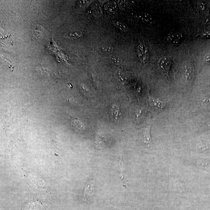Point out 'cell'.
<instances>
[{"instance_id": "1", "label": "cell", "mask_w": 210, "mask_h": 210, "mask_svg": "<svg viewBox=\"0 0 210 210\" xmlns=\"http://www.w3.org/2000/svg\"><path fill=\"white\" fill-rule=\"evenodd\" d=\"M149 103L151 107L158 112H160L166 109L168 105V102H163L159 99H156L149 96Z\"/></svg>"}, {"instance_id": "2", "label": "cell", "mask_w": 210, "mask_h": 210, "mask_svg": "<svg viewBox=\"0 0 210 210\" xmlns=\"http://www.w3.org/2000/svg\"><path fill=\"white\" fill-rule=\"evenodd\" d=\"M151 125H147L145 127L141 129L140 131V136L142 142L146 145H151L152 141L150 136Z\"/></svg>"}, {"instance_id": "3", "label": "cell", "mask_w": 210, "mask_h": 210, "mask_svg": "<svg viewBox=\"0 0 210 210\" xmlns=\"http://www.w3.org/2000/svg\"><path fill=\"white\" fill-rule=\"evenodd\" d=\"M183 39V35L181 33H172L167 35L166 40L170 44L177 45L181 44Z\"/></svg>"}, {"instance_id": "4", "label": "cell", "mask_w": 210, "mask_h": 210, "mask_svg": "<svg viewBox=\"0 0 210 210\" xmlns=\"http://www.w3.org/2000/svg\"><path fill=\"white\" fill-rule=\"evenodd\" d=\"M171 62L170 58L167 57H163L159 60L158 66L163 72H167L170 69Z\"/></svg>"}, {"instance_id": "5", "label": "cell", "mask_w": 210, "mask_h": 210, "mask_svg": "<svg viewBox=\"0 0 210 210\" xmlns=\"http://www.w3.org/2000/svg\"><path fill=\"white\" fill-rule=\"evenodd\" d=\"M141 18L142 22L146 24L152 25L155 23V21L152 16L148 13H145L142 14Z\"/></svg>"}, {"instance_id": "6", "label": "cell", "mask_w": 210, "mask_h": 210, "mask_svg": "<svg viewBox=\"0 0 210 210\" xmlns=\"http://www.w3.org/2000/svg\"><path fill=\"white\" fill-rule=\"evenodd\" d=\"M185 71L186 79L187 80H191L193 76V65L189 63L186 64L185 67Z\"/></svg>"}, {"instance_id": "7", "label": "cell", "mask_w": 210, "mask_h": 210, "mask_svg": "<svg viewBox=\"0 0 210 210\" xmlns=\"http://www.w3.org/2000/svg\"><path fill=\"white\" fill-rule=\"evenodd\" d=\"M71 127L78 132L83 131L85 130V127L80 121L74 120L71 122Z\"/></svg>"}, {"instance_id": "8", "label": "cell", "mask_w": 210, "mask_h": 210, "mask_svg": "<svg viewBox=\"0 0 210 210\" xmlns=\"http://www.w3.org/2000/svg\"><path fill=\"white\" fill-rule=\"evenodd\" d=\"M100 51L104 54H111L113 51V48L110 45H103L99 47Z\"/></svg>"}, {"instance_id": "9", "label": "cell", "mask_w": 210, "mask_h": 210, "mask_svg": "<svg viewBox=\"0 0 210 210\" xmlns=\"http://www.w3.org/2000/svg\"><path fill=\"white\" fill-rule=\"evenodd\" d=\"M111 115L116 119H117V117L122 115L119 107L116 104H114L112 105L111 108Z\"/></svg>"}, {"instance_id": "10", "label": "cell", "mask_w": 210, "mask_h": 210, "mask_svg": "<svg viewBox=\"0 0 210 210\" xmlns=\"http://www.w3.org/2000/svg\"><path fill=\"white\" fill-rule=\"evenodd\" d=\"M109 60L112 63L117 65L121 64L122 62V58L116 55H112L109 58Z\"/></svg>"}, {"instance_id": "11", "label": "cell", "mask_w": 210, "mask_h": 210, "mask_svg": "<svg viewBox=\"0 0 210 210\" xmlns=\"http://www.w3.org/2000/svg\"><path fill=\"white\" fill-rule=\"evenodd\" d=\"M145 48V47H144L143 44L140 42L139 44L137 47V54H138L139 58L141 62H142L143 55L144 53Z\"/></svg>"}, {"instance_id": "12", "label": "cell", "mask_w": 210, "mask_h": 210, "mask_svg": "<svg viewBox=\"0 0 210 210\" xmlns=\"http://www.w3.org/2000/svg\"><path fill=\"white\" fill-rule=\"evenodd\" d=\"M114 24L123 32H126L127 31V27L124 23L119 21H114Z\"/></svg>"}, {"instance_id": "13", "label": "cell", "mask_w": 210, "mask_h": 210, "mask_svg": "<svg viewBox=\"0 0 210 210\" xmlns=\"http://www.w3.org/2000/svg\"><path fill=\"white\" fill-rule=\"evenodd\" d=\"M93 184L88 185L86 186L85 192H84V199H86L88 196L92 193L93 192Z\"/></svg>"}, {"instance_id": "14", "label": "cell", "mask_w": 210, "mask_h": 210, "mask_svg": "<svg viewBox=\"0 0 210 210\" xmlns=\"http://www.w3.org/2000/svg\"><path fill=\"white\" fill-rule=\"evenodd\" d=\"M149 60V52L147 47L145 48V52L143 57L142 63L143 64H146L148 63Z\"/></svg>"}, {"instance_id": "15", "label": "cell", "mask_w": 210, "mask_h": 210, "mask_svg": "<svg viewBox=\"0 0 210 210\" xmlns=\"http://www.w3.org/2000/svg\"><path fill=\"white\" fill-rule=\"evenodd\" d=\"M69 37L73 39H77L81 36V31H77L69 33Z\"/></svg>"}, {"instance_id": "16", "label": "cell", "mask_w": 210, "mask_h": 210, "mask_svg": "<svg viewBox=\"0 0 210 210\" xmlns=\"http://www.w3.org/2000/svg\"><path fill=\"white\" fill-rule=\"evenodd\" d=\"M204 60L205 62H210V53H207L205 54L204 57Z\"/></svg>"}, {"instance_id": "17", "label": "cell", "mask_w": 210, "mask_h": 210, "mask_svg": "<svg viewBox=\"0 0 210 210\" xmlns=\"http://www.w3.org/2000/svg\"><path fill=\"white\" fill-rule=\"evenodd\" d=\"M203 37L204 38H210V33L204 34L203 35Z\"/></svg>"}]
</instances>
